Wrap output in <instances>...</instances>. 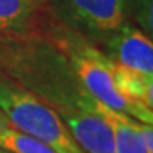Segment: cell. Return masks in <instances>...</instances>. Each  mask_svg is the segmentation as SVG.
Masks as SVG:
<instances>
[{
	"label": "cell",
	"instance_id": "obj_1",
	"mask_svg": "<svg viewBox=\"0 0 153 153\" xmlns=\"http://www.w3.org/2000/svg\"><path fill=\"white\" fill-rule=\"evenodd\" d=\"M0 72L58 113L97 111L62 48L45 31L0 34Z\"/></svg>",
	"mask_w": 153,
	"mask_h": 153
},
{
	"label": "cell",
	"instance_id": "obj_2",
	"mask_svg": "<svg viewBox=\"0 0 153 153\" xmlns=\"http://www.w3.org/2000/svg\"><path fill=\"white\" fill-rule=\"evenodd\" d=\"M44 31L62 48L81 85L97 102L142 123H153V108H149L137 100L127 99L116 91L113 78L114 61L108 58L99 47L55 19Z\"/></svg>",
	"mask_w": 153,
	"mask_h": 153
},
{
	"label": "cell",
	"instance_id": "obj_3",
	"mask_svg": "<svg viewBox=\"0 0 153 153\" xmlns=\"http://www.w3.org/2000/svg\"><path fill=\"white\" fill-rule=\"evenodd\" d=\"M0 109L10 125L55 153H85L55 109L0 72Z\"/></svg>",
	"mask_w": 153,
	"mask_h": 153
},
{
	"label": "cell",
	"instance_id": "obj_4",
	"mask_svg": "<svg viewBox=\"0 0 153 153\" xmlns=\"http://www.w3.org/2000/svg\"><path fill=\"white\" fill-rule=\"evenodd\" d=\"M48 8L55 20L97 45L130 22L133 0H48Z\"/></svg>",
	"mask_w": 153,
	"mask_h": 153
},
{
	"label": "cell",
	"instance_id": "obj_5",
	"mask_svg": "<svg viewBox=\"0 0 153 153\" xmlns=\"http://www.w3.org/2000/svg\"><path fill=\"white\" fill-rule=\"evenodd\" d=\"M97 47L117 64L137 74L153 76L152 38L131 22L123 24L109 33L97 44Z\"/></svg>",
	"mask_w": 153,
	"mask_h": 153
},
{
	"label": "cell",
	"instance_id": "obj_6",
	"mask_svg": "<svg viewBox=\"0 0 153 153\" xmlns=\"http://www.w3.org/2000/svg\"><path fill=\"white\" fill-rule=\"evenodd\" d=\"M52 20L48 0H0V34L41 33Z\"/></svg>",
	"mask_w": 153,
	"mask_h": 153
},
{
	"label": "cell",
	"instance_id": "obj_7",
	"mask_svg": "<svg viewBox=\"0 0 153 153\" xmlns=\"http://www.w3.org/2000/svg\"><path fill=\"white\" fill-rule=\"evenodd\" d=\"M61 120L85 153H114L111 127L97 111H75Z\"/></svg>",
	"mask_w": 153,
	"mask_h": 153
},
{
	"label": "cell",
	"instance_id": "obj_8",
	"mask_svg": "<svg viewBox=\"0 0 153 153\" xmlns=\"http://www.w3.org/2000/svg\"><path fill=\"white\" fill-rule=\"evenodd\" d=\"M97 113L108 122L113 131L114 153H147L136 130V119L97 102Z\"/></svg>",
	"mask_w": 153,
	"mask_h": 153
},
{
	"label": "cell",
	"instance_id": "obj_9",
	"mask_svg": "<svg viewBox=\"0 0 153 153\" xmlns=\"http://www.w3.org/2000/svg\"><path fill=\"white\" fill-rule=\"evenodd\" d=\"M113 78L116 91L120 95L131 100H137L149 108H153V76L137 74L114 62Z\"/></svg>",
	"mask_w": 153,
	"mask_h": 153
},
{
	"label": "cell",
	"instance_id": "obj_10",
	"mask_svg": "<svg viewBox=\"0 0 153 153\" xmlns=\"http://www.w3.org/2000/svg\"><path fill=\"white\" fill-rule=\"evenodd\" d=\"M0 149L11 153H55L48 145L28 134L20 133L13 127H8L0 133Z\"/></svg>",
	"mask_w": 153,
	"mask_h": 153
},
{
	"label": "cell",
	"instance_id": "obj_11",
	"mask_svg": "<svg viewBox=\"0 0 153 153\" xmlns=\"http://www.w3.org/2000/svg\"><path fill=\"white\" fill-rule=\"evenodd\" d=\"M152 0H133L131 17L137 22V28H141L147 36L152 38Z\"/></svg>",
	"mask_w": 153,
	"mask_h": 153
},
{
	"label": "cell",
	"instance_id": "obj_12",
	"mask_svg": "<svg viewBox=\"0 0 153 153\" xmlns=\"http://www.w3.org/2000/svg\"><path fill=\"white\" fill-rule=\"evenodd\" d=\"M136 130H137L139 137H141L144 149L147 150V153H153V128H152V125L136 120Z\"/></svg>",
	"mask_w": 153,
	"mask_h": 153
},
{
	"label": "cell",
	"instance_id": "obj_13",
	"mask_svg": "<svg viewBox=\"0 0 153 153\" xmlns=\"http://www.w3.org/2000/svg\"><path fill=\"white\" fill-rule=\"evenodd\" d=\"M8 127H11V125H10L8 119H6V116L2 113V109H0V133H2L3 130H6Z\"/></svg>",
	"mask_w": 153,
	"mask_h": 153
},
{
	"label": "cell",
	"instance_id": "obj_14",
	"mask_svg": "<svg viewBox=\"0 0 153 153\" xmlns=\"http://www.w3.org/2000/svg\"><path fill=\"white\" fill-rule=\"evenodd\" d=\"M0 153H11V152H8V150H5V149H0Z\"/></svg>",
	"mask_w": 153,
	"mask_h": 153
}]
</instances>
